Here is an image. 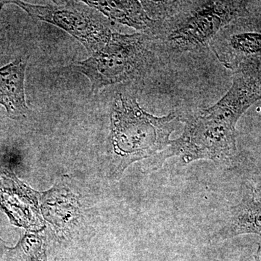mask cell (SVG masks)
<instances>
[{
	"mask_svg": "<svg viewBox=\"0 0 261 261\" xmlns=\"http://www.w3.org/2000/svg\"><path fill=\"white\" fill-rule=\"evenodd\" d=\"M261 100V71L233 73L231 87L216 104L186 116L183 133L159 154L161 163L171 157L188 164L199 160L230 164L238 154L236 125L252 105Z\"/></svg>",
	"mask_w": 261,
	"mask_h": 261,
	"instance_id": "obj_1",
	"label": "cell"
},
{
	"mask_svg": "<svg viewBox=\"0 0 261 261\" xmlns=\"http://www.w3.org/2000/svg\"><path fill=\"white\" fill-rule=\"evenodd\" d=\"M110 118L113 170L121 175L136 161L167 149L181 115L172 111L166 116H153L141 107L135 95L118 92L113 99Z\"/></svg>",
	"mask_w": 261,
	"mask_h": 261,
	"instance_id": "obj_2",
	"label": "cell"
},
{
	"mask_svg": "<svg viewBox=\"0 0 261 261\" xmlns=\"http://www.w3.org/2000/svg\"><path fill=\"white\" fill-rule=\"evenodd\" d=\"M257 1L171 2L156 39L173 51L207 47L223 29L252 16Z\"/></svg>",
	"mask_w": 261,
	"mask_h": 261,
	"instance_id": "obj_3",
	"label": "cell"
},
{
	"mask_svg": "<svg viewBox=\"0 0 261 261\" xmlns=\"http://www.w3.org/2000/svg\"><path fill=\"white\" fill-rule=\"evenodd\" d=\"M152 37L147 34L112 32L109 40L90 58L79 63V68L97 93L107 87L137 80L153 61Z\"/></svg>",
	"mask_w": 261,
	"mask_h": 261,
	"instance_id": "obj_4",
	"label": "cell"
},
{
	"mask_svg": "<svg viewBox=\"0 0 261 261\" xmlns=\"http://www.w3.org/2000/svg\"><path fill=\"white\" fill-rule=\"evenodd\" d=\"M5 4L18 5L34 20L63 29L80 41L92 55L106 45L113 32L97 13L80 2L53 1L38 5L22 1H5L0 2V10Z\"/></svg>",
	"mask_w": 261,
	"mask_h": 261,
	"instance_id": "obj_5",
	"label": "cell"
},
{
	"mask_svg": "<svg viewBox=\"0 0 261 261\" xmlns=\"http://www.w3.org/2000/svg\"><path fill=\"white\" fill-rule=\"evenodd\" d=\"M220 63L233 73L261 70V20L238 19L223 29L210 44Z\"/></svg>",
	"mask_w": 261,
	"mask_h": 261,
	"instance_id": "obj_6",
	"label": "cell"
},
{
	"mask_svg": "<svg viewBox=\"0 0 261 261\" xmlns=\"http://www.w3.org/2000/svg\"><path fill=\"white\" fill-rule=\"evenodd\" d=\"M243 197L228 212L214 238L228 240L244 234L261 236V189L248 185L244 188Z\"/></svg>",
	"mask_w": 261,
	"mask_h": 261,
	"instance_id": "obj_7",
	"label": "cell"
},
{
	"mask_svg": "<svg viewBox=\"0 0 261 261\" xmlns=\"http://www.w3.org/2000/svg\"><path fill=\"white\" fill-rule=\"evenodd\" d=\"M86 5L102 13L116 23L132 27L140 34L157 37L161 20L154 19L147 13L144 2L84 1Z\"/></svg>",
	"mask_w": 261,
	"mask_h": 261,
	"instance_id": "obj_8",
	"label": "cell"
},
{
	"mask_svg": "<svg viewBox=\"0 0 261 261\" xmlns=\"http://www.w3.org/2000/svg\"><path fill=\"white\" fill-rule=\"evenodd\" d=\"M28 60L20 58L0 68V105L10 118L25 116L29 111L24 88Z\"/></svg>",
	"mask_w": 261,
	"mask_h": 261,
	"instance_id": "obj_9",
	"label": "cell"
},
{
	"mask_svg": "<svg viewBox=\"0 0 261 261\" xmlns=\"http://www.w3.org/2000/svg\"><path fill=\"white\" fill-rule=\"evenodd\" d=\"M15 250L24 261H47L45 245L37 235L25 233Z\"/></svg>",
	"mask_w": 261,
	"mask_h": 261,
	"instance_id": "obj_10",
	"label": "cell"
},
{
	"mask_svg": "<svg viewBox=\"0 0 261 261\" xmlns=\"http://www.w3.org/2000/svg\"><path fill=\"white\" fill-rule=\"evenodd\" d=\"M254 15H255V17H257V18L260 19L261 20V1H258V3H257V10Z\"/></svg>",
	"mask_w": 261,
	"mask_h": 261,
	"instance_id": "obj_11",
	"label": "cell"
},
{
	"mask_svg": "<svg viewBox=\"0 0 261 261\" xmlns=\"http://www.w3.org/2000/svg\"><path fill=\"white\" fill-rule=\"evenodd\" d=\"M257 261H261V239L259 243L258 250H257Z\"/></svg>",
	"mask_w": 261,
	"mask_h": 261,
	"instance_id": "obj_12",
	"label": "cell"
},
{
	"mask_svg": "<svg viewBox=\"0 0 261 261\" xmlns=\"http://www.w3.org/2000/svg\"><path fill=\"white\" fill-rule=\"evenodd\" d=\"M254 186L261 189V176H259L258 178H257V181L254 184Z\"/></svg>",
	"mask_w": 261,
	"mask_h": 261,
	"instance_id": "obj_13",
	"label": "cell"
},
{
	"mask_svg": "<svg viewBox=\"0 0 261 261\" xmlns=\"http://www.w3.org/2000/svg\"><path fill=\"white\" fill-rule=\"evenodd\" d=\"M5 247L4 243H3V240H1V238H0V252L2 251V250H3V248Z\"/></svg>",
	"mask_w": 261,
	"mask_h": 261,
	"instance_id": "obj_14",
	"label": "cell"
}]
</instances>
